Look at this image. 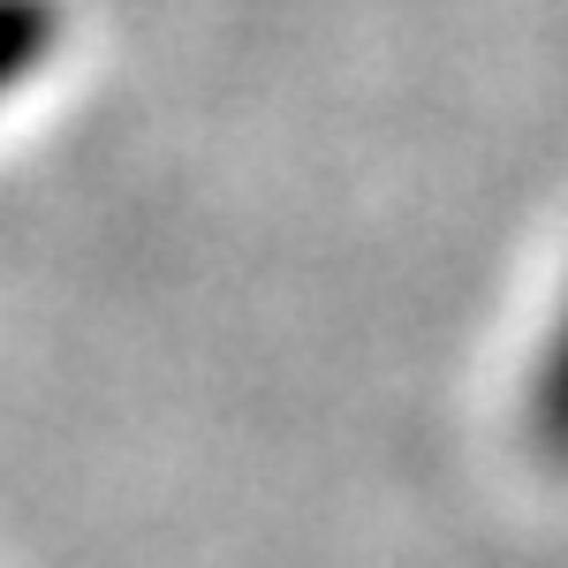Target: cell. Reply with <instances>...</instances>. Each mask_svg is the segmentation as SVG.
<instances>
[{"label": "cell", "mask_w": 568, "mask_h": 568, "mask_svg": "<svg viewBox=\"0 0 568 568\" xmlns=\"http://www.w3.org/2000/svg\"><path fill=\"white\" fill-rule=\"evenodd\" d=\"M53 53V8L45 0H0V99L31 84Z\"/></svg>", "instance_id": "2"}, {"label": "cell", "mask_w": 568, "mask_h": 568, "mask_svg": "<svg viewBox=\"0 0 568 568\" xmlns=\"http://www.w3.org/2000/svg\"><path fill=\"white\" fill-rule=\"evenodd\" d=\"M524 433H530V447H538L554 470H568V296H561V318H554V334H546L538 364H530Z\"/></svg>", "instance_id": "1"}]
</instances>
